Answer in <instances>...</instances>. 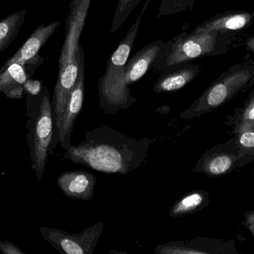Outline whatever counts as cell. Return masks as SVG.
<instances>
[{"instance_id":"obj_1","label":"cell","mask_w":254,"mask_h":254,"mask_svg":"<svg viewBox=\"0 0 254 254\" xmlns=\"http://www.w3.org/2000/svg\"><path fill=\"white\" fill-rule=\"evenodd\" d=\"M153 141L132 139L107 125L87 131L85 139L64 154L67 161L105 174H127L146 163Z\"/></svg>"},{"instance_id":"obj_2","label":"cell","mask_w":254,"mask_h":254,"mask_svg":"<svg viewBox=\"0 0 254 254\" xmlns=\"http://www.w3.org/2000/svg\"><path fill=\"white\" fill-rule=\"evenodd\" d=\"M234 34L215 31L183 32L163 43L152 67L157 72L164 71L179 64H188L197 58L227 53Z\"/></svg>"},{"instance_id":"obj_3","label":"cell","mask_w":254,"mask_h":254,"mask_svg":"<svg viewBox=\"0 0 254 254\" xmlns=\"http://www.w3.org/2000/svg\"><path fill=\"white\" fill-rule=\"evenodd\" d=\"M254 86V61L249 55L231 66L206 90L181 113L182 119H191L214 111L240 93Z\"/></svg>"},{"instance_id":"obj_4","label":"cell","mask_w":254,"mask_h":254,"mask_svg":"<svg viewBox=\"0 0 254 254\" xmlns=\"http://www.w3.org/2000/svg\"><path fill=\"white\" fill-rule=\"evenodd\" d=\"M26 104L28 117L27 143L31 167L40 181L46 169L53 140V110L47 86H43L37 96L27 94Z\"/></svg>"},{"instance_id":"obj_5","label":"cell","mask_w":254,"mask_h":254,"mask_svg":"<svg viewBox=\"0 0 254 254\" xmlns=\"http://www.w3.org/2000/svg\"><path fill=\"white\" fill-rule=\"evenodd\" d=\"M163 42L158 40L144 46L128 59L123 73L112 85L98 94L104 113L114 114L131 107L137 98L131 95L129 86L143 77L158 56Z\"/></svg>"},{"instance_id":"obj_6","label":"cell","mask_w":254,"mask_h":254,"mask_svg":"<svg viewBox=\"0 0 254 254\" xmlns=\"http://www.w3.org/2000/svg\"><path fill=\"white\" fill-rule=\"evenodd\" d=\"M77 57L79 60V75L75 85L71 91L65 110L54 119L53 140L50 150L56 148L58 143L65 150L71 147V136L77 116L83 107L85 95V57L81 44H79Z\"/></svg>"},{"instance_id":"obj_7","label":"cell","mask_w":254,"mask_h":254,"mask_svg":"<svg viewBox=\"0 0 254 254\" xmlns=\"http://www.w3.org/2000/svg\"><path fill=\"white\" fill-rule=\"evenodd\" d=\"M104 222H98L80 234H71L56 228H39L43 239L61 253L92 254L104 232Z\"/></svg>"},{"instance_id":"obj_8","label":"cell","mask_w":254,"mask_h":254,"mask_svg":"<svg viewBox=\"0 0 254 254\" xmlns=\"http://www.w3.org/2000/svg\"><path fill=\"white\" fill-rule=\"evenodd\" d=\"M244 167L240 147L235 137L213 146L198 160L193 172L216 178L232 172L235 169Z\"/></svg>"},{"instance_id":"obj_9","label":"cell","mask_w":254,"mask_h":254,"mask_svg":"<svg viewBox=\"0 0 254 254\" xmlns=\"http://www.w3.org/2000/svg\"><path fill=\"white\" fill-rule=\"evenodd\" d=\"M92 0H71L65 21V34L59 58V71L77 61L80 37Z\"/></svg>"},{"instance_id":"obj_10","label":"cell","mask_w":254,"mask_h":254,"mask_svg":"<svg viewBox=\"0 0 254 254\" xmlns=\"http://www.w3.org/2000/svg\"><path fill=\"white\" fill-rule=\"evenodd\" d=\"M156 254H236L234 241L199 237L186 242H171L155 248Z\"/></svg>"},{"instance_id":"obj_11","label":"cell","mask_w":254,"mask_h":254,"mask_svg":"<svg viewBox=\"0 0 254 254\" xmlns=\"http://www.w3.org/2000/svg\"><path fill=\"white\" fill-rule=\"evenodd\" d=\"M142 15L143 13H140V14L137 16L134 23L127 31L126 37L119 43L117 49L109 58L105 73L98 81V94L105 91L123 73L131 48L138 34L139 28L141 23Z\"/></svg>"},{"instance_id":"obj_12","label":"cell","mask_w":254,"mask_h":254,"mask_svg":"<svg viewBox=\"0 0 254 254\" xmlns=\"http://www.w3.org/2000/svg\"><path fill=\"white\" fill-rule=\"evenodd\" d=\"M61 25V20L52 22L49 25L42 24L34 30L28 40L21 46L20 49L9 58L4 65H9L13 63H18L25 66L37 68L43 62L44 58L39 55V51L44 46L45 43L52 37Z\"/></svg>"},{"instance_id":"obj_13","label":"cell","mask_w":254,"mask_h":254,"mask_svg":"<svg viewBox=\"0 0 254 254\" xmlns=\"http://www.w3.org/2000/svg\"><path fill=\"white\" fill-rule=\"evenodd\" d=\"M96 183V176L83 170L65 171L57 179L58 187L65 197L80 201L93 198Z\"/></svg>"},{"instance_id":"obj_14","label":"cell","mask_w":254,"mask_h":254,"mask_svg":"<svg viewBox=\"0 0 254 254\" xmlns=\"http://www.w3.org/2000/svg\"><path fill=\"white\" fill-rule=\"evenodd\" d=\"M254 20V12L228 10L218 13L216 16L200 23L191 32L215 31L222 34H234L249 27Z\"/></svg>"},{"instance_id":"obj_15","label":"cell","mask_w":254,"mask_h":254,"mask_svg":"<svg viewBox=\"0 0 254 254\" xmlns=\"http://www.w3.org/2000/svg\"><path fill=\"white\" fill-rule=\"evenodd\" d=\"M201 71L198 64H184L170 67L161 72L154 85L157 93L179 90L190 83Z\"/></svg>"},{"instance_id":"obj_16","label":"cell","mask_w":254,"mask_h":254,"mask_svg":"<svg viewBox=\"0 0 254 254\" xmlns=\"http://www.w3.org/2000/svg\"><path fill=\"white\" fill-rule=\"evenodd\" d=\"M33 74L18 63L3 65L0 68V93L11 99H22L27 95L24 85Z\"/></svg>"},{"instance_id":"obj_17","label":"cell","mask_w":254,"mask_h":254,"mask_svg":"<svg viewBox=\"0 0 254 254\" xmlns=\"http://www.w3.org/2000/svg\"><path fill=\"white\" fill-rule=\"evenodd\" d=\"M79 60L70 63L58 73L52 100L54 119L65 110L71 91L75 85L79 75Z\"/></svg>"},{"instance_id":"obj_18","label":"cell","mask_w":254,"mask_h":254,"mask_svg":"<svg viewBox=\"0 0 254 254\" xmlns=\"http://www.w3.org/2000/svg\"><path fill=\"white\" fill-rule=\"evenodd\" d=\"M210 195L204 189H197L185 194L174 203L169 212L172 218H182L206 208L210 204Z\"/></svg>"},{"instance_id":"obj_19","label":"cell","mask_w":254,"mask_h":254,"mask_svg":"<svg viewBox=\"0 0 254 254\" xmlns=\"http://www.w3.org/2000/svg\"><path fill=\"white\" fill-rule=\"evenodd\" d=\"M27 10L16 11L0 21V53L5 50L17 37L23 25Z\"/></svg>"},{"instance_id":"obj_20","label":"cell","mask_w":254,"mask_h":254,"mask_svg":"<svg viewBox=\"0 0 254 254\" xmlns=\"http://www.w3.org/2000/svg\"><path fill=\"white\" fill-rule=\"evenodd\" d=\"M232 133L240 147L245 167L254 161V121L240 125L232 130Z\"/></svg>"},{"instance_id":"obj_21","label":"cell","mask_w":254,"mask_h":254,"mask_svg":"<svg viewBox=\"0 0 254 254\" xmlns=\"http://www.w3.org/2000/svg\"><path fill=\"white\" fill-rule=\"evenodd\" d=\"M254 121V86L241 107H237L228 114L225 124L232 130L243 124Z\"/></svg>"},{"instance_id":"obj_22","label":"cell","mask_w":254,"mask_h":254,"mask_svg":"<svg viewBox=\"0 0 254 254\" xmlns=\"http://www.w3.org/2000/svg\"><path fill=\"white\" fill-rule=\"evenodd\" d=\"M196 0H161L158 7V18L193 9Z\"/></svg>"},{"instance_id":"obj_23","label":"cell","mask_w":254,"mask_h":254,"mask_svg":"<svg viewBox=\"0 0 254 254\" xmlns=\"http://www.w3.org/2000/svg\"><path fill=\"white\" fill-rule=\"evenodd\" d=\"M140 1L141 0H118L117 7L112 24V33L116 32L122 26Z\"/></svg>"},{"instance_id":"obj_24","label":"cell","mask_w":254,"mask_h":254,"mask_svg":"<svg viewBox=\"0 0 254 254\" xmlns=\"http://www.w3.org/2000/svg\"><path fill=\"white\" fill-rule=\"evenodd\" d=\"M42 84L43 83L40 81L32 80L31 79H28L25 82V85H24V87H25V91H26V93L34 95V96L40 95L42 89H43Z\"/></svg>"},{"instance_id":"obj_25","label":"cell","mask_w":254,"mask_h":254,"mask_svg":"<svg viewBox=\"0 0 254 254\" xmlns=\"http://www.w3.org/2000/svg\"><path fill=\"white\" fill-rule=\"evenodd\" d=\"M0 251L4 254H25L17 246L8 241L0 240Z\"/></svg>"},{"instance_id":"obj_26","label":"cell","mask_w":254,"mask_h":254,"mask_svg":"<svg viewBox=\"0 0 254 254\" xmlns=\"http://www.w3.org/2000/svg\"><path fill=\"white\" fill-rule=\"evenodd\" d=\"M243 225L251 231L254 238V210L245 213Z\"/></svg>"},{"instance_id":"obj_27","label":"cell","mask_w":254,"mask_h":254,"mask_svg":"<svg viewBox=\"0 0 254 254\" xmlns=\"http://www.w3.org/2000/svg\"><path fill=\"white\" fill-rule=\"evenodd\" d=\"M246 46L248 50L254 54V34L248 37L246 40Z\"/></svg>"}]
</instances>
